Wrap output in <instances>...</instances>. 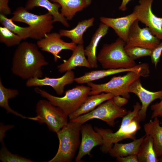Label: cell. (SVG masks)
I'll return each instance as SVG.
<instances>
[{"label":"cell","mask_w":162,"mask_h":162,"mask_svg":"<svg viewBox=\"0 0 162 162\" xmlns=\"http://www.w3.org/2000/svg\"><path fill=\"white\" fill-rule=\"evenodd\" d=\"M162 53V41L154 49L152 50L150 56L152 62L156 68L159 62Z\"/></svg>","instance_id":"cell-32"},{"label":"cell","mask_w":162,"mask_h":162,"mask_svg":"<svg viewBox=\"0 0 162 162\" xmlns=\"http://www.w3.org/2000/svg\"><path fill=\"white\" fill-rule=\"evenodd\" d=\"M12 14L11 18L14 22L26 23L34 29L38 40L50 33L53 28V17L48 12L37 15L30 12L25 7H20Z\"/></svg>","instance_id":"cell-7"},{"label":"cell","mask_w":162,"mask_h":162,"mask_svg":"<svg viewBox=\"0 0 162 162\" xmlns=\"http://www.w3.org/2000/svg\"><path fill=\"white\" fill-rule=\"evenodd\" d=\"M116 160L119 162H139L137 155H131L125 157L116 158Z\"/></svg>","instance_id":"cell-35"},{"label":"cell","mask_w":162,"mask_h":162,"mask_svg":"<svg viewBox=\"0 0 162 162\" xmlns=\"http://www.w3.org/2000/svg\"><path fill=\"white\" fill-rule=\"evenodd\" d=\"M128 91L137 96L141 102V107L138 115L141 121L145 120L147 108L150 104L155 100L162 99V90L152 92L146 89L142 85L140 78L130 85Z\"/></svg>","instance_id":"cell-15"},{"label":"cell","mask_w":162,"mask_h":162,"mask_svg":"<svg viewBox=\"0 0 162 162\" xmlns=\"http://www.w3.org/2000/svg\"><path fill=\"white\" fill-rule=\"evenodd\" d=\"M154 118L153 121L150 120L145 124L143 128L146 134L150 135L152 137L154 150L158 157L162 155V126L160 125L158 117Z\"/></svg>","instance_id":"cell-24"},{"label":"cell","mask_w":162,"mask_h":162,"mask_svg":"<svg viewBox=\"0 0 162 162\" xmlns=\"http://www.w3.org/2000/svg\"><path fill=\"white\" fill-rule=\"evenodd\" d=\"M9 0H0V14L6 16L11 13V10L8 6Z\"/></svg>","instance_id":"cell-34"},{"label":"cell","mask_w":162,"mask_h":162,"mask_svg":"<svg viewBox=\"0 0 162 162\" xmlns=\"http://www.w3.org/2000/svg\"><path fill=\"white\" fill-rule=\"evenodd\" d=\"M83 44H79L73 51L71 56L67 60L58 65L57 69L61 73L71 70L76 68L83 67L91 68V65L86 57Z\"/></svg>","instance_id":"cell-18"},{"label":"cell","mask_w":162,"mask_h":162,"mask_svg":"<svg viewBox=\"0 0 162 162\" xmlns=\"http://www.w3.org/2000/svg\"><path fill=\"white\" fill-rule=\"evenodd\" d=\"M139 21L136 20L132 25L124 48L139 46L153 50L160 42V40L152 33L147 27L141 28Z\"/></svg>","instance_id":"cell-10"},{"label":"cell","mask_w":162,"mask_h":162,"mask_svg":"<svg viewBox=\"0 0 162 162\" xmlns=\"http://www.w3.org/2000/svg\"><path fill=\"white\" fill-rule=\"evenodd\" d=\"M80 123L70 121L56 133L59 140L57 152L49 162H70L72 161L80 142L81 126Z\"/></svg>","instance_id":"cell-3"},{"label":"cell","mask_w":162,"mask_h":162,"mask_svg":"<svg viewBox=\"0 0 162 162\" xmlns=\"http://www.w3.org/2000/svg\"></svg>","instance_id":"cell-39"},{"label":"cell","mask_w":162,"mask_h":162,"mask_svg":"<svg viewBox=\"0 0 162 162\" xmlns=\"http://www.w3.org/2000/svg\"><path fill=\"white\" fill-rule=\"evenodd\" d=\"M158 161L162 162V155L158 157Z\"/></svg>","instance_id":"cell-38"},{"label":"cell","mask_w":162,"mask_h":162,"mask_svg":"<svg viewBox=\"0 0 162 162\" xmlns=\"http://www.w3.org/2000/svg\"><path fill=\"white\" fill-rule=\"evenodd\" d=\"M38 7L44 8L48 11L52 16L54 22H59L66 27H69L68 20L59 11L61 6L58 3L49 0H28L25 8L28 10Z\"/></svg>","instance_id":"cell-20"},{"label":"cell","mask_w":162,"mask_h":162,"mask_svg":"<svg viewBox=\"0 0 162 162\" xmlns=\"http://www.w3.org/2000/svg\"><path fill=\"white\" fill-rule=\"evenodd\" d=\"M74 72L68 71L62 76L58 78H50L46 76L41 78L37 77L27 80L26 85L28 87L49 86L51 87L58 95H61L64 92L65 86L72 84L75 78Z\"/></svg>","instance_id":"cell-14"},{"label":"cell","mask_w":162,"mask_h":162,"mask_svg":"<svg viewBox=\"0 0 162 162\" xmlns=\"http://www.w3.org/2000/svg\"><path fill=\"white\" fill-rule=\"evenodd\" d=\"M114 103L118 106L122 107L126 104L128 102V99L120 95L114 96L112 98Z\"/></svg>","instance_id":"cell-36"},{"label":"cell","mask_w":162,"mask_h":162,"mask_svg":"<svg viewBox=\"0 0 162 162\" xmlns=\"http://www.w3.org/2000/svg\"><path fill=\"white\" fill-rule=\"evenodd\" d=\"M18 91L16 89L7 88L2 84L1 79L0 80V106L5 109L7 113H12L16 116L24 119H28L37 121V118L34 117H27L23 116L12 110L9 106L8 100L15 97L19 94Z\"/></svg>","instance_id":"cell-28"},{"label":"cell","mask_w":162,"mask_h":162,"mask_svg":"<svg viewBox=\"0 0 162 162\" xmlns=\"http://www.w3.org/2000/svg\"><path fill=\"white\" fill-rule=\"evenodd\" d=\"M154 0H139L133 12L139 21L149 28L152 34L162 40V17L155 15L152 10Z\"/></svg>","instance_id":"cell-11"},{"label":"cell","mask_w":162,"mask_h":162,"mask_svg":"<svg viewBox=\"0 0 162 162\" xmlns=\"http://www.w3.org/2000/svg\"><path fill=\"white\" fill-rule=\"evenodd\" d=\"M59 33H49L44 37L38 40L37 45L41 50L52 54L55 62H57L60 56L58 55L63 50H69L73 51L77 45L73 42H67L61 39Z\"/></svg>","instance_id":"cell-12"},{"label":"cell","mask_w":162,"mask_h":162,"mask_svg":"<svg viewBox=\"0 0 162 162\" xmlns=\"http://www.w3.org/2000/svg\"><path fill=\"white\" fill-rule=\"evenodd\" d=\"M137 156L139 162H158L151 136L145 134L140 144Z\"/></svg>","instance_id":"cell-26"},{"label":"cell","mask_w":162,"mask_h":162,"mask_svg":"<svg viewBox=\"0 0 162 162\" xmlns=\"http://www.w3.org/2000/svg\"><path fill=\"white\" fill-rule=\"evenodd\" d=\"M109 28L106 25L101 22L93 34L89 44L85 49L86 56L92 68H96L98 67L97 48L101 38L108 33Z\"/></svg>","instance_id":"cell-19"},{"label":"cell","mask_w":162,"mask_h":162,"mask_svg":"<svg viewBox=\"0 0 162 162\" xmlns=\"http://www.w3.org/2000/svg\"><path fill=\"white\" fill-rule=\"evenodd\" d=\"M0 22L2 26L8 28L20 37L22 40L28 38L37 40L36 35L34 29L28 26L23 27L15 24L10 18L0 14Z\"/></svg>","instance_id":"cell-27"},{"label":"cell","mask_w":162,"mask_h":162,"mask_svg":"<svg viewBox=\"0 0 162 162\" xmlns=\"http://www.w3.org/2000/svg\"><path fill=\"white\" fill-rule=\"evenodd\" d=\"M146 63H142L136 65L133 68H128L117 69H105L102 70H92L85 72L82 76L75 78L74 81L76 83L83 84L100 79L105 77L121 73L134 71L140 72L146 68Z\"/></svg>","instance_id":"cell-17"},{"label":"cell","mask_w":162,"mask_h":162,"mask_svg":"<svg viewBox=\"0 0 162 162\" xmlns=\"http://www.w3.org/2000/svg\"><path fill=\"white\" fill-rule=\"evenodd\" d=\"M131 0H122L121 4L118 8L119 9L122 11H126L127 9V4Z\"/></svg>","instance_id":"cell-37"},{"label":"cell","mask_w":162,"mask_h":162,"mask_svg":"<svg viewBox=\"0 0 162 162\" xmlns=\"http://www.w3.org/2000/svg\"><path fill=\"white\" fill-rule=\"evenodd\" d=\"M128 112L126 109L116 105L112 98L101 104L92 111L69 121L82 124L92 119H98L113 127L115 124V119L122 118Z\"/></svg>","instance_id":"cell-9"},{"label":"cell","mask_w":162,"mask_h":162,"mask_svg":"<svg viewBox=\"0 0 162 162\" xmlns=\"http://www.w3.org/2000/svg\"><path fill=\"white\" fill-rule=\"evenodd\" d=\"M61 6V14L67 20H72L76 14L88 7L92 0H50Z\"/></svg>","instance_id":"cell-22"},{"label":"cell","mask_w":162,"mask_h":162,"mask_svg":"<svg viewBox=\"0 0 162 162\" xmlns=\"http://www.w3.org/2000/svg\"><path fill=\"white\" fill-rule=\"evenodd\" d=\"M94 17L79 22L76 26L70 30L61 29L59 33L62 37L69 38L76 44H83V35L88 29L93 26Z\"/></svg>","instance_id":"cell-23"},{"label":"cell","mask_w":162,"mask_h":162,"mask_svg":"<svg viewBox=\"0 0 162 162\" xmlns=\"http://www.w3.org/2000/svg\"><path fill=\"white\" fill-rule=\"evenodd\" d=\"M151 108L152 111V118L156 117L162 118V99L160 102L152 105Z\"/></svg>","instance_id":"cell-33"},{"label":"cell","mask_w":162,"mask_h":162,"mask_svg":"<svg viewBox=\"0 0 162 162\" xmlns=\"http://www.w3.org/2000/svg\"><path fill=\"white\" fill-rule=\"evenodd\" d=\"M150 72V69L139 73L129 71L123 76H113L105 83L96 84L92 82H89L87 84L90 88L89 95L105 92L112 94L115 96L120 95L129 99L128 88L130 85L141 77H148Z\"/></svg>","instance_id":"cell-5"},{"label":"cell","mask_w":162,"mask_h":162,"mask_svg":"<svg viewBox=\"0 0 162 162\" xmlns=\"http://www.w3.org/2000/svg\"><path fill=\"white\" fill-rule=\"evenodd\" d=\"M0 151V160L3 162H32L31 160L12 153L4 144Z\"/></svg>","instance_id":"cell-30"},{"label":"cell","mask_w":162,"mask_h":162,"mask_svg":"<svg viewBox=\"0 0 162 162\" xmlns=\"http://www.w3.org/2000/svg\"><path fill=\"white\" fill-rule=\"evenodd\" d=\"M114 96L112 94L105 92L88 96L79 109L68 116L69 120L92 111L100 104L112 98Z\"/></svg>","instance_id":"cell-21"},{"label":"cell","mask_w":162,"mask_h":162,"mask_svg":"<svg viewBox=\"0 0 162 162\" xmlns=\"http://www.w3.org/2000/svg\"><path fill=\"white\" fill-rule=\"evenodd\" d=\"M48 64L37 44L24 41L18 45L14 52L11 71L23 80L41 78L42 67Z\"/></svg>","instance_id":"cell-1"},{"label":"cell","mask_w":162,"mask_h":162,"mask_svg":"<svg viewBox=\"0 0 162 162\" xmlns=\"http://www.w3.org/2000/svg\"><path fill=\"white\" fill-rule=\"evenodd\" d=\"M137 20L135 14L133 12L125 16L109 18L104 16L100 17L101 22L112 28L119 38L125 43L128 40L130 28L133 22Z\"/></svg>","instance_id":"cell-16"},{"label":"cell","mask_w":162,"mask_h":162,"mask_svg":"<svg viewBox=\"0 0 162 162\" xmlns=\"http://www.w3.org/2000/svg\"><path fill=\"white\" fill-rule=\"evenodd\" d=\"M125 42L118 38L110 44H105L97 56L98 61L104 69L128 68L136 66L135 60L126 53Z\"/></svg>","instance_id":"cell-4"},{"label":"cell","mask_w":162,"mask_h":162,"mask_svg":"<svg viewBox=\"0 0 162 162\" xmlns=\"http://www.w3.org/2000/svg\"><path fill=\"white\" fill-rule=\"evenodd\" d=\"M141 107L140 104L136 102L134 106L133 110L128 111L127 114L122 118L119 129L114 133L109 129L94 127V130L100 134L103 139V144L100 148L102 152L108 153L113 144L124 139H136V134L141 128V121L138 115Z\"/></svg>","instance_id":"cell-2"},{"label":"cell","mask_w":162,"mask_h":162,"mask_svg":"<svg viewBox=\"0 0 162 162\" xmlns=\"http://www.w3.org/2000/svg\"><path fill=\"white\" fill-rule=\"evenodd\" d=\"M145 136V135L128 143L123 144L117 142L114 143L110 150L108 153L111 156L116 158L131 155H137L140 144Z\"/></svg>","instance_id":"cell-25"},{"label":"cell","mask_w":162,"mask_h":162,"mask_svg":"<svg viewBox=\"0 0 162 162\" xmlns=\"http://www.w3.org/2000/svg\"><path fill=\"white\" fill-rule=\"evenodd\" d=\"M81 140L79 152L76 157V162H80L82 158L86 155H90L92 150L95 146H101L103 139L100 134L94 129L90 124H82L80 130Z\"/></svg>","instance_id":"cell-13"},{"label":"cell","mask_w":162,"mask_h":162,"mask_svg":"<svg viewBox=\"0 0 162 162\" xmlns=\"http://www.w3.org/2000/svg\"><path fill=\"white\" fill-rule=\"evenodd\" d=\"M35 90L52 104L61 109L68 117L79 109L85 102L89 95L91 89L88 86H77L66 91L65 95L62 97L54 96L38 88Z\"/></svg>","instance_id":"cell-6"},{"label":"cell","mask_w":162,"mask_h":162,"mask_svg":"<svg viewBox=\"0 0 162 162\" xmlns=\"http://www.w3.org/2000/svg\"><path fill=\"white\" fill-rule=\"evenodd\" d=\"M37 121L46 124L49 130L57 133L68 123V117L59 107L49 100H40L36 105Z\"/></svg>","instance_id":"cell-8"},{"label":"cell","mask_w":162,"mask_h":162,"mask_svg":"<svg viewBox=\"0 0 162 162\" xmlns=\"http://www.w3.org/2000/svg\"><path fill=\"white\" fill-rule=\"evenodd\" d=\"M22 39L6 27L0 26V41L8 47L18 45Z\"/></svg>","instance_id":"cell-29"},{"label":"cell","mask_w":162,"mask_h":162,"mask_svg":"<svg viewBox=\"0 0 162 162\" xmlns=\"http://www.w3.org/2000/svg\"><path fill=\"white\" fill-rule=\"evenodd\" d=\"M128 56L135 60L139 58L150 56L152 50L139 46H134L125 49Z\"/></svg>","instance_id":"cell-31"}]
</instances>
